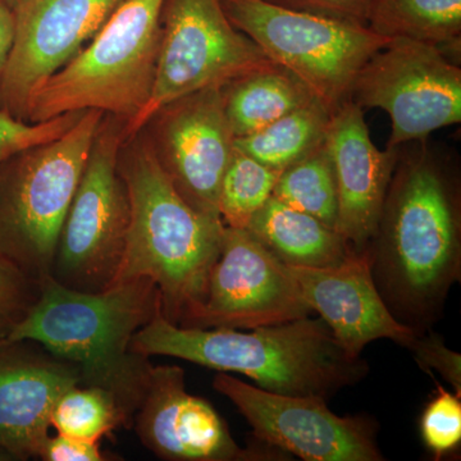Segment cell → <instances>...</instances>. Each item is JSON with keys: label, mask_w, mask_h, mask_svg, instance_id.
<instances>
[{"label": "cell", "mask_w": 461, "mask_h": 461, "mask_svg": "<svg viewBox=\"0 0 461 461\" xmlns=\"http://www.w3.org/2000/svg\"><path fill=\"white\" fill-rule=\"evenodd\" d=\"M166 0H126L89 45L32 94L27 122L94 111L129 122L156 80Z\"/></svg>", "instance_id": "cell-5"}, {"label": "cell", "mask_w": 461, "mask_h": 461, "mask_svg": "<svg viewBox=\"0 0 461 461\" xmlns=\"http://www.w3.org/2000/svg\"><path fill=\"white\" fill-rule=\"evenodd\" d=\"M85 112H71L42 122L32 123L18 120L5 109L0 108V167L27 149L57 140L80 121Z\"/></svg>", "instance_id": "cell-27"}, {"label": "cell", "mask_w": 461, "mask_h": 461, "mask_svg": "<svg viewBox=\"0 0 461 461\" xmlns=\"http://www.w3.org/2000/svg\"><path fill=\"white\" fill-rule=\"evenodd\" d=\"M280 175L235 147L218 194V212L224 226L247 230L254 215L272 198Z\"/></svg>", "instance_id": "cell-24"}, {"label": "cell", "mask_w": 461, "mask_h": 461, "mask_svg": "<svg viewBox=\"0 0 461 461\" xmlns=\"http://www.w3.org/2000/svg\"><path fill=\"white\" fill-rule=\"evenodd\" d=\"M104 113L85 112L57 140L0 167V257L41 281L50 276L60 230Z\"/></svg>", "instance_id": "cell-6"}, {"label": "cell", "mask_w": 461, "mask_h": 461, "mask_svg": "<svg viewBox=\"0 0 461 461\" xmlns=\"http://www.w3.org/2000/svg\"><path fill=\"white\" fill-rule=\"evenodd\" d=\"M388 311L415 333L444 314L461 280V203L456 175L426 150H400L377 227L366 248Z\"/></svg>", "instance_id": "cell-1"}, {"label": "cell", "mask_w": 461, "mask_h": 461, "mask_svg": "<svg viewBox=\"0 0 461 461\" xmlns=\"http://www.w3.org/2000/svg\"><path fill=\"white\" fill-rule=\"evenodd\" d=\"M312 313L288 266L249 230L226 227L204 303L187 327L250 330Z\"/></svg>", "instance_id": "cell-12"}, {"label": "cell", "mask_w": 461, "mask_h": 461, "mask_svg": "<svg viewBox=\"0 0 461 461\" xmlns=\"http://www.w3.org/2000/svg\"><path fill=\"white\" fill-rule=\"evenodd\" d=\"M126 121L104 114L58 240L50 277L100 293L113 286L126 250L131 204L118 156Z\"/></svg>", "instance_id": "cell-8"}, {"label": "cell", "mask_w": 461, "mask_h": 461, "mask_svg": "<svg viewBox=\"0 0 461 461\" xmlns=\"http://www.w3.org/2000/svg\"><path fill=\"white\" fill-rule=\"evenodd\" d=\"M14 38V5L0 0V81L12 50Z\"/></svg>", "instance_id": "cell-32"}, {"label": "cell", "mask_w": 461, "mask_h": 461, "mask_svg": "<svg viewBox=\"0 0 461 461\" xmlns=\"http://www.w3.org/2000/svg\"><path fill=\"white\" fill-rule=\"evenodd\" d=\"M329 148L338 186V232L360 253L371 241L402 149L379 150L363 109L346 100L330 115Z\"/></svg>", "instance_id": "cell-17"}, {"label": "cell", "mask_w": 461, "mask_h": 461, "mask_svg": "<svg viewBox=\"0 0 461 461\" xmlns=\"http://www.w3.org/2000/svg\"><path fill=\"white\" fill-rule=\"evenodd\" d=\"M3 2H7V3H9V5H14V3H16L17 0H3Z\"/></svg>", "instance_id": "cell-34"}, {"label": "cell", "mask_w": 461, "mask_h": 461, "mask_svg": "<svg viewBox=\"0 0 461 461\" xmlns=\"http://www.w3.org/2000/svg\"><path fill=\"white\" fill-rule=\"evenodd\" d=\"M369 29L390 39L460 50L461 0H375Z\"/></svg>", "instance_id": "cell-21"}, {"label": "cell", "mask_w": 461, "mask_h": 461, "mask_svg": "<svg viewBox=\"0 0 461 461\" xmlns=\"http://www.w3.org/2000/svg\"><path fill=\"white\" fill-rule=\"evenodd\" d=\"M236 29L306 85L330 113L350 99L357 74L393 39L368 26L278 7L266 0H220Z\"/></svg>", "instance_id": "cell-7"}, {"label": "cell", "mask_w": 461, "mask_h": 461, "mask_svg": "<svg viewBox=\"0 0 461 461\" xmlns=\"http://www.w3.org/2000/svg\"><path fill=\"white\" fill-rule=\"evenodd\" d=\"M39 459L45 461H104L99 442L84 441L72 437L57 435L48 437L42 445Z\"/></svg>", "instance_id": "cell-31"}, {"label": "cell", "mask_w": 461, "mask_h": 461, "mask_svg": "<svg viewBox=\"0 0 461 461\" xmlns=\"http://www.w3.org/2000/svg\"><path fill=\"white\" fill-rule=\"evenodd\" d=\"M405 348L411 351L421 371L429 375L438 373L461 396V355L447 348L442 336L432 329L415 333Z\"/></svg>", "instance_id": "cell-29"}, {"label": "cell", "mask_w": 461, "mask_h": 461, "mask_svg": "<svg viewBox=\"0 0 461 461\" xmlns=\"http://www.w3.org/2000/svg\"><path fill=\"white\" fill-rule=\"evenodd\" d=\"M330 115L329 109L314 100L259 131L235 139V147L262 165L282 172L326 141Z\"/></svg>", "instance_id": "cell-22"}, {"label": "cell", "mask_w": 461, "mask_h": 461, "mask_svg": "<svg viewBox=\"0 0 461 461\" xmlns=\"http://www.w3.org/2000/svg\"><path fill=\"white\" fill-rule=\"evenodd\" d=\"M350 100L390 115L388 149L426 140L461 122V69L439 48L393 39L360 69Z\"/></svg>", "instance_id": "cell-10"}, {"label": "cell", "mask_w": 461, "mask_h": 461, "mask_svg": "<svg viewBox=\"0 0 461 461\" xmlns=\"http://www.w3.org/2000/svg\"><path fill=\"white\" fill-rule=\"evenodd\" d=\"M271 63L230 23L220 0H166L153 90L140 113L124 123V140L140 132L169 103L224 86Z\"/></svg>", "instance_id": "cell-9"}, {"label": "cell", "mask_w": 461, "mask_h": 461, "mask_svg": "<svg viewBox=\"0 0 461 461\" xmlns=\"http://www.w3.org/2000/svg\"><path fill=\"white\" fill-rule=\"evenodd\" d=\"M141 444L168 461H285L290 455L257 442L240 447L214 406L186 390L178 366H153L132 421Z\"/></svg>", "instance_id": "cell-15"}, {"label": "cell", "mask_w": 461, "mask_h": 461, "mask_svg": "<svg viewBox=\"0 0 461 461\" xmlns=\"http://www.w3.org/2000/svg\"><path fill=\"white\" fill-rule=\"evenodd\" d=\"M247 230L290 267L329 268L354 253L338 230L273 196L254 215Z\"/></svg>", "instance_id": "cell-19"}, {"label": "cell", "mask_w": 461, "mask_h": 461, "mask_svg": "<svg viewBox=\"0 0 461 461\" xmlns=\"http://www.w3.org/2000/svg\"><path fill=\"white\" fill-rule=\"evenodd\" d=\"M266 2L278 7L291 9V11L362 26H368L369 17L375 5V0H266Z\"/></svg>", "instance_id": "cell-30"}, {"label": "cell", "mask_w": 461, "mask_h": 461, "mask_svg": "<svg viewBox=\"0 0 461 461\" xmlns=\"http://www.w3.org/2000/svg\"><path fill=\"white\" fill-rule=\"evenodd\" d=\"M313 313L348 353L362 357L366 346L387 339L406 348L415 332L395 320L373 281L366 249L329 268L290 267Z\"/></svg>", "instance_id": "cell-18"}, {"label": "cell", "mask_w": 461, "mask_h": 461, "mask_svg": "<svg viewBox=\"0 0 461 461\" xmlns=\"http://www.w3.org/2000/svg\"><path fill=\"white\" fill-rule=\"evenodd\" d=\"M118 169L129 191L131 220L114 284L149 278L159 290L163 315L187 327L204 303L226 226L182 198L144 130L124 140Z\"/></svg>", "instance_id": "cell-4"}, {"label": "cell", "mask_w": 461, "mask_h": 461, "mask_svg": "<svg viewBox=\"0 0 461 461\" xmlns=\"http://www.w3.org/2000/svg\"><path fill=\"white\" fill-rule=\"evenodd\" d=\"M142 130L182 198L200 213L221 220L218 194L235 150L222 86L208 87L169 103Z\"/></svg>", "instance_id": "cell-13"}, {"label": "cell", "mask_w": 461, "mask_h": 461, "mask_svg": "<svg viewBox=\"0 0 461 461\" xmlns=\"http://www.w3.org/2000/svg\"><path fill=\"white\" fill-rule=\"evenodd\" d=\"M291 208L304 212L336 230L338 186L327 142L281 172L272 194Z\"/></svg>", "instance_id": "cell-23"}, {"label": "cell", "mask_w": 461, "mask_h": 461, "mask_svg": "<svg viewBox=\"0 0 461 461\" xmlns=\"http://www.w3.org/2000/svg\"><path fill=\"white\" fill-rule=\"evenodd\" d=\"M132 348L145 357H169L250 378L282 395L332 399L368 375V362L339 345L321 318L242 330L181 327L162 309L136 332Z\"/></svg>", "instance_id": "cell-3"}, {"label": "cell", "mask_w": 461, "mask_h": 461, "mask_svg": "<svg viewBox=\"0 0 461 461\" xmlns=\"http://www.w3.org/2000/svg\"><path fill=\"white\" fill-rule=\"evenodd\" d=\"M420 436L436 460L459 447L461 396L437 384L435 396L421 412Z\"/></svg>", "instance_id": "cell-26"}, {"label": "cell", "mask_w": 461, "mask_h": 461, "mask_svg": "<svg viewBox=\"0 0 461 461\" xmlns=\"http://www.w3.org/2000/svg\"><path fill=\"white\" fill-rule=\"evenodd\" d=\"M253 430L256 442L305 461H384L378 423L369 415L339 417L318 396L282 395L229 373L213 378Z\"/></svg>", "instance_id": "cell-11"}, {"label": "cell", "mask_w": 461, "mask_h": 461, "mask_svg": "<svg viewBox=\"0 0 461 461\" xmlns=\"http://www.w3.org/2000/svg\"><path fill=\"white\" fill-rule=\"evenodd\" d=\"M38 293L39 281L0 257V338L25 315Z\"/></svg>", "instance_id": "cell-28"}, {"label": "cell", "mask_w": 461, "mask_h": 461, "mask_svg": "<svg viewBox=\"0 0 461 461\" xmlns=\"http://www.w3.org/2000/svg\"><path fill=\"white\" fill-rule=\"evenodd\" d=\"M126 0H17L0 108L26 121L32 94L84 50Z\"/></svg>", "instance_id": "cell-14"}, {"label": "cell", "mask_w": 461, "mask_h": 461, "mask_svg": "<svg viewBox=\"0 0 461 461\" xmlns=\"http://www.w3.org/2000/svg\"><path fill=\"white\" fill-rule=\"evenodd\" d=\"M224 112L235 139L259 131L317 100L302 80L271 63L222 86Z\"/></svg>", "instance_id": "cell-20"}, {"label": "cell", "mask_w": 461, "mask_h": 461, "mask_svg": "<svg viewBox=\"0 0 461 461\" xmlns=\"http://www.w3.org/2000/svg\"><path fill=\"white\" fill-rule=\"evenodd\" d=\"M77 384V368L42 346L0 338V450L12 460L39 457L57 400Z\"/></svg>", "instance_id": "cell-16"}, {"label": "cell", "mask_w": 461, "mask_h": 461, "mask_svg": "<svg viewBox=\"0 0 461 461\" xmlns=\"http://www.w3.org/2000/svg\"><path fill=\"white\" fill-rule=\"evenodd\" d=\"M159 308V290L149 278L84 293L45 276L35 302L3 338L36 342L75 366L81 386L108 393L122 412L124 427L132 429L153 366L148 357L133 351L132 339Z\"/></svg>", "instance_id": "cell-2"}, {"label": "cell", "mask_w": 461, "mask_h": 461, "mask_svg": "<svg viewBox=\"0 0 461 461\" xmlns=\"http://www.w3.org/2000/svg\"><path fill=\"white\" fill-rule=\"evenodd\" d=\"M124 418L113 397L100 388L74 386L60 395L50 415V429L58 435L99 442L124 427Z\"/></svg>", "instance_id": "cell-25"}, {"label": "cell", "mask_w": 461, "mask_h": 461, "mask_svg": "<svg viewBox=\"0 0 461 461\" xmlns=\"http://www.w3.org/2000/svg\"><path fill=\"white\" fill-rule=\"evenodd\" d=\"M7 460H12L11 456H9V455H7L5 453H3V451L0 450V461H7Z\"/></svg>", "instance_id": "cell-33"}]
</instances>
